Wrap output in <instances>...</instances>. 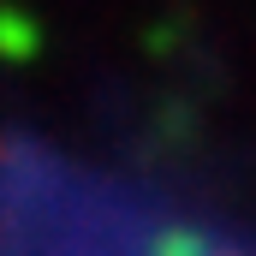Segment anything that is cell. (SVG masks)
I'll return each instance as SVG.
<instances>
[{
  "instance_id": "cell-1",
  "label": "cell",
  "mask_w": 256,
  "mask_h": 256,
  "mask_svg": "<svg viewBox=\"0 0 256 256\" xmlns=\"http://www.w3.org/2000/svg\"><path fill=\"white\" fill-rule=\"evenodd\" d=\"M0 256H256V220L48 137H0Z\"/></svg>"
}]
</instances>
